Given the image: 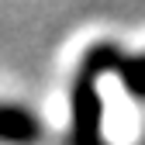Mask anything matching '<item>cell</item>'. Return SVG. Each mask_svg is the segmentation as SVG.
<instances>
[{
	"label": "cell",
	"instance_id": "1",
	"mask_svg": "<svg viewBox=\"0 0 145 145\" xmlns=\"http://www.w3.org/2000/svg\"><path fill=\"white\" fill-rule=\"evenodd\" d=\"M121 52L118 48H93L80 66L76 86H72V145H100V100H97V72L118 69Z\"/></svg>",
	"mask_w": 145,
	"mask_h": 145
},
{
	"label": "cell",
	"instance_id": "2",
	"mask_svg": "<svg viewBox=\"0 0 145 145\" xmlns=\"http://www.w3.org/2000/svg\"><path fill=\"white\" fill-rule=\"evenodd\" d=\"M42 138V124L38 118H31L21 107H4L0 104V142H14V145H35Z\"/></svg>",
	"mask_w": 145,
	"mask_h": 145
}]
</instances>
